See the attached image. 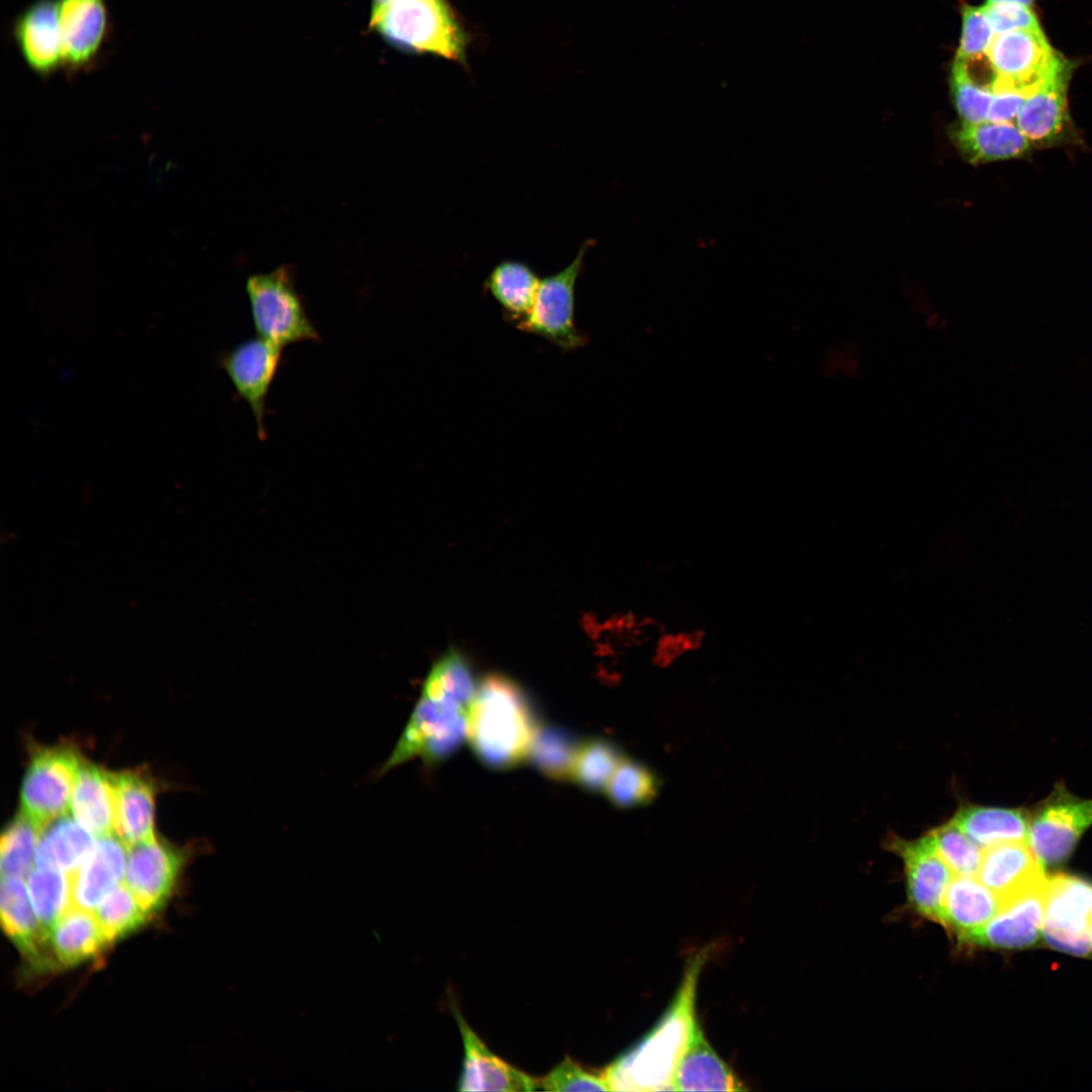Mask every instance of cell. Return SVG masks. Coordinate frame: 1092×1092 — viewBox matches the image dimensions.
I'll use <instances>...</instances> for the list:
<instances>
[{"instance_id": "obj_1", "label": "cell", "mask_w": 1092, "mask_h": 1092, "mask_svg": "<svg viewBox=\"0 0 1092 1092\" xmlns=\"http://www.w3.org/2000/svg\"><path fill=\"white\" fill-rule=\"evenodd\" d=\"M707 956L708 951L702 950L689 962L672 1004L655 1027L603 1071L609 1090H675L676 1067L698 1023L696 989Z\"/></svg>"}, {"instance_id": "obj_2", "label": "cell", "mask_w": 1092, "mask_h": 1092, "mask_svg": "<svg viewBox=\"0 0 1092 1092\" xmlns=\"http://www.w3.org/2000/svg\"><path fill=\"white\" fill-rule=\"evenodd\" d=\"M539 727L533 704L515 680L488 673L477 684L467 714V737L486 766L518 765L527 758Z\"/></svg>"}, {"instance_id": "obj_3", "label": "cell", "mask_w": 1092, "mask_h": 1092, "mask_svg": "<svg viewBox=\"0 0 1092 1092\" xmlns=\"http://www.w3.org/2000/svg\"><path fill=\"white\" fill-rule=\"evenodd\" d=\"M369 26L396 49L464 57L465 33L445 0H394L371 10Z\"/></svg>"}, {"instance_id": "obj_4", "label": "cell", "mask_w": 1092, "mask_h": 1092, "mask_svg": "<svg viewBox=\"0 0 1092 1092\" xmlns=\"http://www.w3.org/2000/svg\"><path fill=\"white\" fill-rule=\"evenodd\" d=\"M246 291L257 336L282 348L301 342L321 341L295 288L290 266L250 276Z\"/></svg>"}, {"instance_id": "obj_5", "label": "cell", "mask_w": 1092, "mask_h": 1092, "mask_svg": "<svg viewBox=\"0 0 1092 1092\" xmlns=\"http://www.w3.org/2000/svg\"><path fill=\"white\" fill-rule=\"evenodd\" d=\"M467 714L466 709L451 700L421 695L394 749L376 777L417 757L427 764L449 757L467 737Z\"/></svg>"}, {"instance_id": "obj_6", "label": "cell", "mask_w": 1092, "mask_h": 1092, "mask_svg": "<svg viewBox=\"0 0 1092 1092\" xmlns=\"http://www.w3.org/2000/svg\"><path fill=\"white\" fill-rule=\"evenodd\" d=\"M83 759L71 746L39 748L32 754L21 791V813L40 830L65 815Z\"/></svg>"}, {"instance_id": "obj_7", "label": "cell", "mask_w": 1092, "mask_h": 1092, "mask_svg": "<svg viewBox=\"0 0 1092 1092\" xmlns=\"http://www.w3.org/2000/svg\"><path fill=\"white\" fill-rule=\"evenodd\" d=\"M986 55L994 76L991 91L1012 89L1026 97L1066 62L1040 28L999 33Z\"/></svg>"}, {"instance_id": "obj_8", "label": "cell", "mask_w": 1092, "mask_h": 1092, "mask_svg": "<svg viewBox=\"0 0 1092 1092\" xmlns=\"http://www.w3.org/2000/svg\"><path fill=\"white\" fill-rule=\"evenodd\" d=\"M1092 826V799L1072 795L1063 784L1030 813L1028 843L1041 866L1065 862Z\"/></svg>"}, {"instance_id": "obj_9", "label": "cell", "mask_w": 1092, "mask_h": 1092, "mask_svg": "<svg viewBox=\"0 0 1092 1092\" xmlns=\"http://www.w3.org/2000/svg\"><path fill=\"white\" fill-rule=\"evenodd\" d=\"M1042 932L1052 947L1076 956L1092 952V883L1057 874L1046 881Z\"/></svg>"}, {"instance_id": "obj_10", "label": "cell", "mask_w": 1092, "mask_h": 1092, "mask_svg": "<svg viewBox=\"0 0 1092 1092\" xmlns=\"http://www.w3.org/2000/svg\"><path fill=\"white\" fill-rule=\"evenodd\" d=\"M589 243L559 272L540 279L532 308L518 329L541 337L564 351L584 345L574 322L575 285Z\"/></svg>"}, {"instance_id": "obj_11", "label": "cell", "mask_w": 1092, "mask_h": 1092, "mask_svg": "<svg viewBox=\"0 0 1092 1092\" xmlns=\"http://www.w3.org/2000/svg\"><path fill=\"white\" fill-rule=\"evenodd\" d=\"M283 349L256 336L240 342L219 358L237 395L249 405L262 441L267 438V397L281 365Z\"/></svg>"}, {"instance_id": "obj_12", "label": "cell", "mask_w": 1092, "mask_h": 1092, "mask_svg": "<svg viewBox=\"0 0 1092 1092\" xmlns=\"http://www.w3.org/2000/svg\"><path fill=\"white\" fill-rule=\"evenodd\" d=\"M62 70L69 76L88 72L102 55L111 23L106 0H60Z\"/></svg>"}, {"instance_id": "obj_13", "label": "cell", "mask_w": 1092, "mask_h": 1092, "mask_svg": "<svg viewBox=\"0 0 1092 1092\" xmlns=\"http://www.w3.org/2000/svg\"><path fill=\"white\" fill-rule=\"evenodd\" d=\"M889 848L903 860L908 899L922 916L940 922L945 892L953 872L935 850L928 835L916 840L890 836Z\"/></svg>"}, {"instance_id": "obj_14", "label": "cell", "mask_w": 1092, "mask_h": 1092, "mask_svg": "<svg viewBox=\"0 0 1092 1092\" xmlns=\"http://www.w3.org/2000/svg\"><path fill=\"white\" fill-rule=\"evenodd\" d=\"M184 853L157 838L127 847L124 884L153 915L170 899L184 864Z\"/></svg>"}, {"instance_id": "obj_15", "label": "cell", "mask_w": 1092, "mask_h": 1092, "mask_svg": "<svg viewBox=\"0 0 1092 1092\" xmlns=\"http://www.w3.org/2000/svg\"><path fill=\"white\" fill-rule=\"evenodd\" d=\"M11 36L29 70L47 79L63 68L60 0H34L11 23Z\"/></svg>"}, {"instance_id": "obj_16", "label": "cell", "mask_w": 1092, "mask_h": 1092, "mask_svg": "<svg viewBox=\"0 0 1092 1092\" xmlns=\"http://www.w3.org/2000/svg\"><path fill=\"white\" fill-rule=\"evenodd\" d=\"M1048 878L1000 904L998 913L967 942L996 948L1033 945L1042 928Z\"/></svg>"}, {"instance_id": "obj_17", "label": "cell", "mask_w": 1092, "mask_h": 1092, "mask_svg": "<svg viewBox=\"0 0 1092 1092\" xmlns=\"http://www.w3.org/2000/svg\"><path fill=\"white\" fill-rule=\"evenodd\" d=\"M451 1005L464 1048L458 1090L533 1091L540 1087V1080L494 1055L468 1025L455 1003Z\"/></svg>"}, {"instance_id": "obj_18", "label": "cell", "mask_w": 1092, "mask_h": 1092, "mask_svg": "<svg viewBox=\"0 0 1092 1092\" xmlns=\"http://www.w3.org/2000/svg\"><path fill=\"white\" fill-rule=\"evenodd\" d=\"M1070 73L1071 65L1066 61L1026 97L1015 123L1032 146H1050L1065 133Z\"/></svg>"}, {"instance_id": "obj_19", "label": "cell", "mask_w": 1092, "mask_h": 1092, "mask_svg": "<svg viewBox=\"0 0 1092 1092\" xmlns=\"http://www.w3.org/2000/svg\"><path fill=\"white\" fill-rule=\"evenodd\" d=\"M977 877L1001 904L1045 876L1028 841H1007L982 849Z\"/></svg>"}, {"instance_id": "obj_20", "label": "cell", "mask_w": 1092, "mask_h": 1092, "mask_svg": "<svg viewBox=\"0 0 1092 1092\" xmlns=\"http://www.w3.org/2000/svg\"><path fill=\"white\" fill-rule=\"evenodd\" d=\"M0 911L4 931L33 967L41 969L54 964L48 954L49 935L36 917L23 878H2Z\"/></svg>"}, {"instance_id": "obj_21", "label": "cell", "mask_w": 1092, "mask_h": 1092, "mask_svg": "<svg viewBox=\"0 0 1092 1092\" xmlns=\"http://www.w3.org/2000/svg\"><path fill=\"white\" fill-rule=\"evenodd\" d=\"M127 846L116 835L99 838L92 853L71 879L72 905L88 910L121 884L126 869Z\"/></svg>"}, {"instance_id": "obj_22", "label": "cell", "mask_w": 1092, "mask_h": 1092, "mask_svg": "<svg viewBox=\"0 0 1092 1092\" xmlns=\"http://www.w3.org/2000/svg\"><path fill=\"white\" fill-rule=\"evenodd\" d=\"M73 817L96 837L116 835L113 772L83 759L71 798Z\"/></svg>"}, {"instance_id": "obj_23", "label": "cell", "mask_w": 1092, "mask_h": 1092, "mask_svg": "<svg viewBox=\"0 0 1092 1092\" xmlns=\"http://www.w3.org/2000/svg\"><path fill=\"white\" fill-rule=\"evenodd\" d=\"M949 136L963 158L972 164L1021 158L1032 147L1015 122H961L949 130Z\"/></svg>"}, {"instance_id": "obj_24", "label": "cell", "mask_w": 1092, "mask_h": 1092, "mask_svg": "<svg viewBox=\"0 0 1092 1092\" xmlns=\"http://www.w3.org/2000/svg\"><path fill=\"white\" fill-rule=\"evenodd\" d=\"M999 909L998 897L977 876L957 875L945 892L939 923L967 942Z\"/></svg>"}, {"instance_id": "obj_25", "label": "cell", "mask_w": 1092, "mask_h": 1092, "mask_svg": "<svg viewBox=\"0 0 1092 1092\" xmlns=\"http://www.w3.org/2000/svg\"><path fill=\"white\" fill-rule=\"evenodd\" d=\"M117 796L115 834L129 847L156 839L155 785L144 770L113 772Z\"/></svg>"}, {"instance_id": "obj_26", "label": "cell", "mask_w": 1092, "mask_h": 1092, "mask_svg": "<svg viewBox=\"0 0 1092 1092\" xmlns=\"http://www.w3.org/2000/svg\"><path fill=\"white\" fill-rule=\"evenodd\" d=\"M49 940L57 964L65 967L87 962L110 945L96 915L73 905L56 921Z\"/></svg>"}, {"instance_id": "obj_27", "label": "cell", "mask_w": 1092, "mask_h": 1092, "mask_svg": "<svg viewBox=\"0 0 1092 1092\" xmlns=\"http://www.w3.org/2000/svg\"><path fill=\"white\" fill-rule=\"evenodd\" d=\"M676 1091H738L740 1083L707 1041L698 1025L676 1067Z\"/></svg>"}, {"instance_id": "obj_28", "label": "cell", "mask_w": 1092, "mask_h": 1092, "mask_svg": "<svg viewBox=\"0 0 1092 1092\" xmlns=\"http://www.w3.org/2000/svg\"><path fill=\"white\" fill-rule=\"evenodd\" d=\"M93 834L74 817L63 815L48 824L40 832L35 864L37 869H55L69 875L75 873L92 853Z\"/></svg>"}, {"instance_id": "obj_29", "label": "cell", "mask_w": 1092, "mask_h": 1092, "mask_svg": "<svg viewBox=\"0 0 1092 1092\" xmlns=\"http://www.w3.org/2000/svg\"><path fill=\"white\" fill-rule=\"evenodd\" d=\"M951 821L982 848L1007 841H1028L1030 812L1024 809L967 805Z\"/></svg>"}, {"instance_id": "obj_30", "label": "cell", "mask_w": 1092, "mask_h": 1092, "mask_svg": "<svg viewBox=\"0 0 1092 1092\" xmlns=\"http://www.w3.org/2000/svg\"><path fill=\"white\" fill-rule=\"evenodd\" d=\"M540 279L520 261L497 264L485 280V289L502 307L508 321L517 326L527 317L535 300Z\"/></svg>"}, {"instance_id": "obj_31", "label": "cell", "mask_w": 1092, "mask_h": 1092, "mask_svg": "<svg viewBox=\"0 0 1092 1092\" xmlns=\"http://www.w3.org/2000/svg\"><path fill=\"white\" fill-rule=\"evenodd\" d=\"M580 744L565 728L542 726L532 740L527 758L543 775L557 781L566 780L571 778Z\"/></svg>"}, {"instance_id": "obj_32", "label": "cell", "mask_w": 1092, "mask_h": 1092, "mask_svg": "<svg viewBox=\"0 0 1092 1092\" xmlns=\"http://www.w3.org/2000/svg\"><path fill=\"white\" fill-rule=\"evenodd\" d=\"M476 687L466 658L451 649L431 668L422 695L451 700L468 711Z\"/></svg>"}, {"instance_id": "obj_33", "label": "cell", "mask_w": 1092, "mask_h": 1092, "mask_svg": "<svg viewBox=\"0 0 1092 1092\" xmlns=\"http://www.w3.org/2000/svg\"><path fill=\"white\" fill-rule=\"evenodd\" d=\"M27 888L36 917L49 935L56 921L72 905L70 875L55 869H37L28 876Z\"/></svg>"}, {"instance_id": "obj_34", "label": "cell", "mask_w": 1092, "mask_h": 1092, "mask_svg": "<svg viewBox=\"0 0 1092 1092\" xmlns=\"http://www.w3.org/2000/svg\"><path fill=\"white\" fill-rule=\"evenodd\" d=\"M95 915L109 944L140 929L152 916L125 884L102 900Z\"/></svg>"}, {"instance_id": "obj_35", "label": "cell", "mask_w": 1092, "mask_h": 1092, "mask_svg": "<svg viewBox=\"0 0 1092 1092\" xmlns=\"http://www.w3.org/2000/svg\"><path fill=\"white\" fill-rule=\"evenodd\" d=\"M41 830L21 812L3 831L0 866L3 877L30 875Z\"/></svg>"}, {"instance_id": "obj_36", "label": "cell", "mask_w": 1092, "mask_h": 1092, "mask_svg": "<svg viewBox=\"0 0 1092 1092\" xmlns=\"http://www.w3.org/2000/svg\"><path fill=\"white\" fill-rule=\"evenodd\" d=\"M623 754L611 741L592 738L582 742L577 751L571 779L590 792L605 791Z\"/></svg>"}, {"instance_id": "obj_37", "label": "cell", "mask_w": 1092, "mask_h": 1092, "mask_svg": "<svg viewBox=\"0 0 1092 1092\" xmlns=\"http://www.w3.org/2000/svg\"><path fill=\"white\" fill-rule=\"evenodd\" d=\"M655 774L645 764L624 757L609 780L605 792L618 807L632 808L652 801L657 793Z\"/></svg>"}, {"instance_id": "obj_38", "label": "cell", "mask_w": 1092, "mask_h": 1092, "mask_svg": "<svg viewBox=\"0 0 1092 1092\" xmlns=\"http://www.w3.org/2000/svg\"><path fill=\"white\" fill-rule=\"evenodd\" d=\"M927 835L954 876H977L983 848L951 820L932 829Z\"/></svg>"}, {"instance_id": "obj_39", "label": "cell", "mask_w": 1092, "mask_h": 1092, "mask_svg": "<svg viewBox=\"0 0 1092 1092\" xmlns=\"http://www.w3.org/2000/svg\"><path fill=\"white\" fill-rule=\"evenodd\" d=\"M951 91L962 122L987 121L993 93L987 85L975 81L963 63L954 61L951 72Z\"/></svg>"}, {"instance_id": "obj_40", "label": "cell", "mask_w": 1092, "mask_h": 1092, "mask_svg": "<svg viewBox=\"0 0 1092 1092\" xmlns=\"http://www.w3.org/2000/svg\"><path fill=\"white\" fill-rule=\"evenodd\" d=\"M547 1091H606L609 1087L603 1072L596 1073L566 1056L540 1080Z\"/></svg>"}, {"instance_id": "obj_41", "label": "cell", "mask_w": 1092, "mask_h": 1092, "mask_svg": "<svg viewBox=\"0 0 1092 1092\" xmlns=\"http://www.w3.org/2000/svg\"><path fill=\"white\" fill-rule=\"evenodd\" d=\"M993 33L983 7L966 6L963 9V33L956 59L981 57L992 42Z\"/></svg>"}, {"instance_id": "obj_42", "label": "cell", "mask_w": 1092, "mask_h": 1092, "mask_svg": "<svg viewBox=\"0 0 1092 1092\" xmlns=\"http://www.w3.org/2000/svg\"><path fill=\"white\" fill-rule=\"evenodd\" d=\"M983 10L997 34L1039 28L1037 19L1029 7L1010 2L992 3L983 6Z\"/></svg>"}, {"instance_id": "obj_43", "label": "cell", "mask_w": 1092, "mask_h": 1092, "mask_svg": "<svg viewBox=\"0 0 1092 1092\" xmlns=\"http://www.w3.org/2000/svg\"><path fill=\"white\" fill-rule=\"evenodd\" d=\"M993 97L989 107L987 121L1014 122L1026 99V96L1016 90L1000 89L992 91Z\"/></svg>"}, {"instance_id": "obj_44", "label": "cell", "mask_w": 1092, "mask_h": 1092, "mask_svg": "<svg viewBox=\"0 0 1092 1092\" xmlns=\"http://www.w3.org/2000/svg\"><path fill=\"white\" fill-rule=\"evenodd\" d=\"M1032 1L1033 0H987V4L1010 2V3H1018V4L1029 7V5L1032 3Z\"/></svg>"}, {"instance_id": "obj_45", "label": "cell", "mask_w": 1092, "mask_h": 1092, "mask_svg": "<svg viewBox=\"0 0 1092 1092\" xmlns=\"http://www.w3.org/2000/svg\"><path fill=\"white\" fill-rule=\"evenodd\" d=\"M394 0H372V9L371 10L380 9V8L390 4Z\"/></svg>"}]
</instances>
